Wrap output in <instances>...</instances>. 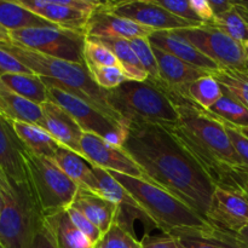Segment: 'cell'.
Instances as JSON below:
<instances>
[{"label":"cell","mask_w":248,"mask_h":248,"mask_svg":"<svg viewBox=\"0 0 248 248\" xmlns=\"http://www.w3.org/2000/svg\"><path fill=\"white\" fill-rule=\"evenodd\" d=\"M10 40L45 56L85 64L86 35L61 27H41L9 31Z\"/></svg>","instance_id":"obj_8"},{"label":"cell","mask_w":248,"mask_h":248,"mask_svg":"<svg viewBox=\"0 0 248 248\" xmlns=\"http://www.w3.org/2000/svg\"><path fill=\"white\" fill-rule=\"evenodd\" d=\"M240 130H241V132L244 133V135L246 136V137H248V127H246V128H240Z\"/></svg>","instance_id":"obj_49"},{"label":"cell","mask_w":248,"mask_h":248,"mask_svg":"<svg viewBox=\"0 0 248 248\" xmlns=\"http://www.w3.org/2000/svg\"><path fill=\"white\" fill-rule=\"evenodd\" d=\"M237 72H239L241 75H244V77L246 78V79H248V69L247 70H244V72H240V70H237Z\"/></svg>","instance_id":"obj_48"},{"label":"cell","mask_w":248,"mask_h":248,"mask_svg":"<svg viewBox=\"0 0 248 248\" xmlns=\"http://www.w3.org/2000/svg\"><path fill=\"white\" fill-rule=\"evenodd\" d=\"M70 207L75 208L93 223L102 234H106L115 223L118 205L109 201L101 194L93 193L87 189H78Z\"/></svg>","instance_id":"obj_21"},{"label":"cell","mask_w":248,"mask_h":248,"mask_svg":"<svg viewBox=\"0 0 248 248\" xmlns=\"http://www.w3.org/2000/svg\"><path fill=\"white\" fill-rule=\"evenodd\" d=\"M244 195H245V196H246V198L248 199V182H247L246 186H245V191H244Z\"/></svg>","instance_id":"obj_50"},{"label":"cell","mask_w":248,"mask_h":248,"mask_svg":"<svg viewBox=\"0 0 248 248\" xmlns=\"http://www.w3.org/2000/svg\"><path fill=\"white\" fill-rule=\"evenodd\" d=\"M9 38V31H6L5 28H2L1 26H0V40H7Z\"/></svg>","instance_id":"obj_47"},{"label":"cell","mask_w":248,"mask_h":248,"mask_svg":"<svg viewBox=\"0 0 248 248\" xmlns=\"http://www.w3.org/2000/svg\"><path fill=\"white\" fill-rule=\"evenodd\" d=\"M153 31L140 26L128 18L114 15L104 9V2L89 19L85 34L86 38H109L131 40L148 38Z\"/></svg>","instance_id":"obj_15"},{"label":"cell","mask_w":248,"mask_h":248,"mask_svg":"<svg viewBox=\"0 0 248 248\" xmlns=\"http://www.w3.org/2000/svg\"><path fill=\"white\" fill-rule=\"evenodd\" d=\"M212 26L242 46L248 45V10L241 1H234V6L229 11L216 16Z\"/></svg>","instance_id":"obj_29"},{"label":"cell","mask_w":248,"mask_h":248,"mask_svg":"<svg viewBox=\"0 0 248 248\" xmlns=\"http://www.w3.org/2000/svg\"><path fill=\"white\" fill-rule=\"evenodd\" d=\"M92 169H93L94 176L98 181L99 194L118 205V213H116L115 218L116 224L132 234H135L133 232L135 220H140L143 222V224L150 228H156L154 222L147 215V212L137 202V200L109 173V171L97 166H92Z\"/></svg>","instance_id":"obj_13"},{"label":"cell","mask_w":248,"mask_h":248,"mask_svg":"<svg viewBox=\"0 0 248 248\" xmlns=\"http://www.w3.org/2000/svg\"><path fill=\"white\" fill-rule=\"evenodd\" d=\"M81 155L92 165L106 171L118 172L136 178L145 179L138 165L121 147L110 144L101 136L84 132L80 142Z\"/></svg>","instance_id":"obj_12"},{"label":"cell","mask_w":248,"mask_h":248,"mask_svg":"<svg viewBox=\"0 0 248 248\" xmlns=\"http://www.w3.org/2000/svg\"><path fill=\"white\" fill-rule=\"evenodd\" d=\"M29 248H57L52 232L45 223H44L43 228L35 234Z\"/></svg>","instance_id":"obj_44"},{"label":"cell","mask_w":248,"mask_h":248,"mask_svg":"<svg viewBox=\"0 0 248 248\" xmlns=\"http://www.w3.org/2000/svg\"><path fill=\"white\" fill-rule=\"evenodd\" d=\"M27 181L43 211L44 217L68 210L79 186L47 157L23 152Z\"/></svg>","instance_id":"obj_7"},{"label":"cell","mask_w":248,"mask_h":248,"mask_svg":"<svg viewBox=\"0 0 248 248\" xmlns=\"http://www.w3.org/2000/svg\"><path fill=\"white\" fill-rule=\"evenodd\" d=\"M0 115L7 120L35 124L40 127L43 126L44 121L41 106L15 93L1 81H0Z\"/></svg>","instance_id":"obj_24"},{"label":"cell","mask_w":248,"mask_h":248,"mask_svg":"<svg viewBox=\"0 0 248 248\" xmlns=\"http://www.w3.org/2000/svg\"><path fill=\"white\" fill-rule=\"evenodd\" d=\"M156 1L160 6H162L167 11L173 14L174 16L179 17V18L186 19V21L191 22V23L199 24V26L203 24L194 12L189 0H156Z\"/></svg>","instance_id":"obj_38"},{"label":"cell","mask_w":248,"mask_h":248,"mask_svg":"<svg viewBox=\"0 0 248 248\" xmlns=\"http://www.w3.org/2000/svg\"><path fill=\"white\" fill-rule=\"evenodd\" d=\"M109 173L137 200L155 227L162 230L164 234H170L174 229L212 225L205 217L160 186L127 174L111 171Z\"/></svg>","instance_id":"obj_6"},{"label":"cell","mask_w":248,"mask_h":248,"mask_svg":"<svg viewBox=\"0 0 248 248\" xmlns=\"http://www.w3.org/2000/svg\"><path fill=\"white\" fill-rule=\"evenodd\" d=\"M153 50H154L157 65H159V74L161 79L160 85L166 87L167 90L186 96V90L194 81L206 75H211L155 46H153Z\"/></svg>","instance_id":"obj_19"},{"label":"cell","mask_w":248,"mask_h":248,"mask_svg":"<svg viewBox=\"0 0 248 248\" xmlns=\"http://www.w3.org/2000/svg\"><path fill=\"white\" fill-rule=\"evenodd\" d=\"M0 48L11 53L34 74L39 75L45 84L52 85L74 94L109 119L126 126L118 114L109 107L106 98V91L97 86L85 64H78L45 56L18 45L10 39L0 40Z\"/></svg>","instance_id":"obj_3"},{"label":"cell","mask_w":248,"mask_h":248,"mask_svg":"<svg viewBox=\"0 0 248 248\" xmlns=\"http://www.w3.org/2000/svg\"><path fill=\"white\" fill-rule=\"evenodd\" d=\"M186 96L203 110H210L223 96V90L212 75H206L188 87Z\"/></svg>","instance_id":"obj_32"},{"label":"cell","mask_w":248,"mask_h":248,"mask_svg":"<svg viewBox=\"0 0 248 248\" xmlns=\"http://www.w3.org/2000/svg\"><path fill=\"white\" fill-rule=\"evenodd\" d=\"M0 81L6 85L15 93L39 106L48 101L47 86L44 80L34 73L0 75Z\"/></svg>","instance_id":"obj_28"},{"label":"cell","mask_w":248,"mask_h":248,"mask_svg":"<svg viewBox=\"0 0 248 248\" xmlns=\"http://www.w3.org/2000/svg\"><path fill=\"white\" fill-rule=\"evenodd\" d=\"M31 70L22 64L11 53L0 48V75L4 74H31Z\"/></svg>","instance_id":"obj_41"},{"label":"cell","mask_w":248,"mask_h":248,"mask_svg":"<svg viewBox=\"0 0 248 248\" xmlns=\"http://www.w3.org/2000/svg\"><path fill=\"white\" fill-rule=\"evenodd\" d=\"M121 148L138 165L145 181L172 194L206 218L215 184L166 128L130 124Z\"/></svg>","instance_id":"obj_1"},{"label":"cell","mask_w":248,"mask_h":248,"mask_svg":"<svg viewBox=\"0 0 248 248\" xmlns=\"http://www.w3.org/2000/svg\"><path fill=\"white\" fill-rule=\"evenodd\" d=\"M174 31L193 44L206 57L217 63L220 69L240 72L248 69V57L245 46L212 24H202Z\"/></svg>","instance_id":"obj_9"},{"label":"cell","mask_w":248,"mask_h":248,"mask_svg":"<svg viewBox=\"0 0 248 248\" xmlns=\"http://www.w3.org/2000/svg\"><path fill=\"white\" fill-rule=\"evenodd\" d=\"M206 219L213 227L237 234L248 227V199L244 194L216 188Z\"/></svg>","instance_id":"obj_14"},{"label":"cell","mask_w":248,"mask_h":248,"mask_svg":"<svg viewBox=\"0 0 248 248\" xmlns=\"http://www.w3.org/2000/svg\"><path fill=\"white\" fill-rule=\"evenodd\" d=\"M101 41L115 55L120 62L121 68L125 72L126 77L131 81H145L148 80V74L140 65L135 51L131 47L128 40L125 39H109V38H93Z\"/></svg>","instance_id":"obj_30"},{"label":"cell","mask_w":248,"mask_h":248,"mask_svg":"<svg viewBox=\"0 0 248 248\" xmlns=\"http://www.w3.org/2000/svg\"><path fill=\"white\" fill-rule=\"evenodd\" d=\"M104 9L114 15L131 19L153 31H178L183 28L199 27V24L174 16L173 14L160 6L156 0L106 1Z\"/></svg>","instance_id":"obj_11"},{"label":"cell","mask_w":248,"mask_h":248,"mask_svg":"<svg viewBox=\"0 0 248 248\" xmlns=\"http://www.w3.org/2000/svg\"><path fill=\"white\" fill-rule=\"evenodd\" d=\"M0 248H5V247H4V245H2L1 242H0Z\"/></svg>","instance_id":"obj_54"},{"label":"cell","mask_w":248,"mask_h":248,"mask_svg":"<svg viewBox=\"0 0 248 248\" xmlns=\"http://www.w3.org/2000/svg\"><path fill=\"white\" fill-rule=\"evenodd\" d=\"M207 111L237 128L248 127V108L225 91H223L219 101Z\"/></svg>","instance_id":"obj_31"},{"label":"cell","mask_w":248,"mask_h":248,"mask_svg":"<svg viewBox=\"0 0 248 248\" xmlns=\"http://www.w3.org/2000/svg\"><path fill=\"white\" fill-rule=\"evenodd\" d=\"M0 26L7 31L41 28V27H57L31 12V10L22 6L17 0L16 1L0 0Z\"/></svg>","instance_id":"obj_27"},{"label":"cell","mask_w":248,"mask_h":248,"mask_svg":"<svg viewBox=\"0 0 248 248\" xmlns=\"http://www.w3.org/2000/svg\"><path fill=\"white\" fill-rule=\"evenodd\" d=\"M128 43H130L132 50L135 51L136 56H137L143 69L147 72L148 77H149L148 79L154 81L155 84H161V79H160L159 74V65H157L156 57H155L153 45L150 44L149 39L135 38L128 40Z\"/></svg>","instance_id":"obj_34"},{"label":"cell","mask_w":248,"mask_h":248,"mask_svg":"<svg viewBox=\"0 0 248 248\" xmlns=\"http://www.w3.org/2000/svg\"><path fill=\"white\" fill-rule=\"evenodd\" d=\"M148 39L155 47L160 48V50L179 58L183 62L208 73V74L212 75L220 70V67L217 63L206 57L199 48H196L193 44L178 35L174 31H153L148 36Z\"/></svg>","instance_id":"obj_17"},{"label":"cell","mask_w":248,"mask_h":248,"mask_svg":"<svg viewBox=\"0 0 248 248\" xmlns=\"http://www.w3.org/2000/svg\"><path fill=\"white\" fill-rule=\"evenodd\" d=\"M94 247L97 248H142V244L136 239L135 234L127 232L114 223L110 229L102 236L101 241Z\"/></svg>","instance_id":"obj_36"},{"label":"cell","mask_w":248,"mask_h":248,"mask_svg":"<svg viewBox=\"0 0 248 248\" xmlns=\"http://www.w3.org/2000/svg\"><path fill=\"white\" fill-rule=\"evenodd\" d=\"M245 50H246V53H247V57H248V45L245 46Z\"/></svg>","instance_id":"obj_53"},{"label":"cell","mask_w":248,"mask_h":248,"mask_svg":"<svg viewBox=\"0 0 248 248\" xmlns=\"http://www.w3.org/2000/svg\"><path fill=\"white\" fill-rule=\"evenodd\" d=\"M176 236L183 248H248L235 232L213 225L206 228H184L170 232Z\"/></svg>","instance_id":"obj_20"},{"label":"cell","mask_w":248,"mask_h":248,"mask_svg":"<svg viewBox=\"0 0 248 248\" xmlns=\"http://www.w3.org/2000/svg\"><path fill=\"white\" fill-rule=\"evenodd\" d=\"M45 224L52 232L57 248H94L91 241L75 227L67 210L45 217Z\"/></svg>","instance_id":"obj_26"},{"label":"cell","mask_w":248,"mask_h":248,"mask_svg":"<svg viewBox=\"0 0 248 248\" xmlns=\"http://www.w3.org/2000/svg\"><path fill=\"white\" fill-rule=\"evenodd\" d=\"M94 248H97V247H94Z\"/></svg>","instance_id":"obj_55"},{"label":"cell","mask_w":248,"mask_h":248,"mask_svg":"<svg viewBox=\"0 0 248 248\" xmlns=\"http://www.w3.org/2000/svg\"><path fill=\"white\" fill-rule=\"evenodd\" d=\"M17 137L22 142L28 152L38 156L47 157L52 160L58 148L61 147L52 138V136L35 124L24 123V121L9 120Z\"/></svg>","instance_id":"obj_25"},{"label":"cell","mask_w":248,"mask_h":248,"mask_svg":"<svg viewBox=\"0 0 248 248\" xmlns=\"http://www.w3.org/2000/svg\"><path fill=\"white\" fill-rule=\"evenodd\" d=\"M210 5L216 17L229 11L234 6V1H230V0H210Z\"/></svg>","instance_id":"obj_45"},{"label":"cell","mask_w":248,"mask_h":248,"mask_svg":"<svg viewBox=\"0 0 248 248\" xmlns=\"http://www.w3.org/2000/svg\"><path fill=\"white\" fill-rule=\"evenodd\" d=\"M47 99L53 102L70 114L81 127L84 132L94 133L110 144L121 147L126 137L127 126H124L111 120L99 110L94 109L82 99L74 94L61 90L58 87L47 85Z\"/></svg>","instance_id":"obj_10"},{"label":"cell","mask_w":248,"mask_h":248,"mask_svg":"<svg viewBox=\"0 0 248 248\" xmlns=\"http://www.w3.org/2000/svg\"><path fill=\"white\" fill-rule=\"evenodd\" d=\"M142 248H183L179 240L171 234L150 236L145 235L140 241Z\"/></svg>","instance_id":"obj_42"},{"label":"cell","mask_w":248,"mask_h":248,"mask_svg":"<svg viewBox=\"0 0 248 248\" xmlns=\"http://www.w3.org/2000/svg\"><path fill=\"white\" fill-rule=\"evenodd\" d=\"M52 161L77 184L79 188L99 194V184L92 165L81 155L64 147L58 148Z\"/></svg>","instance_id":"obj_23"},{"label":"cell","mask_w":248,"mask_h":248,"mask_svg":"<svg viewBox=\"0 0 248 248\" xmlns=\"http://www.w3.org/2000/svg\"><path fill=\"white\" fill-rule=\"evenodd\" d=\"M2 211V199H1V194H0V215H1Z\"/></svg>","instance_id":"obj_51"},{"label":"cell","mask_w":248,"mask_h":248,"mask_svg":"<svg viewBox=\"0 0 248 248\" xmlns=\"http://www.w3.org/2000/svg\"><path fill=\"white\" fill-rule=\"evenodd\" d=\"M222 86L223 91L229 93L248 108V79L237 70L220 69L212 74Z\"/></svg>","instance_id":"obj_33"},{"label":"cell","mask_w":248,"mask_h":248,"mask_svg":"<svg viewBox=\"0 0 248 248\" xmlns=\"http://www.w3.org/2000/svg\"><path fill=\"white\" fill-rule=\"evenodd\" d=\"M22 6L61 28L85 34L91 15L64 4L63 0H17ZM86 35V34H85Z\"/></svg>","instance_id":"obj_18"},{"label":"cell","mask_w":248,"mask_h":248,"mask_svg":"<svg viewBox=\"0 0 248 248\" xmlns=\"http://www.w3.org/2000/svg\"><path fill=\"white\" fill-rule=\"evenodd\" d=\"M67 212L68 215H69L72 222L74 223L75 227H77L78 229L91 241V244L93 245V246H96V245L101 241L102 236H103V234L99 232L98 228H97L93 223L90 222L82 213H80L79 211L75 210V208L69 207L67 210Z\"/></svg>","instance_id":"obj_39"},{"label":"cell","mask_w":248,"mask_h":248,"mask_svg":"<svg viewBox=\"0 0 248 248\" xmlns=\"http://www.w3.org/2000/svg\"><path fill=\"white\" fill-rule=\"evenodd\" d=\"M43 109V126L61 147H64L77 154L81 155V137L84 131L77 121L64 109L53 102L47 101L41 104ZM82 156V155H81Z\"/></svg>","instance_id":"obj_16"},{"label":"cell","mask_w":248,"mask_h":248,"mask_svg":"<svg viewBox=\"0 0 248 248\" xmlns=\"http://www.w3.org/2000/svg\"><path fill=\"white\" fill-rule=\"evenodd\" d=\"M84 61L86 67H121L113 52L101 41L86 38L84 46Z\"/></svg>","instance_id":"obj_35"},{"label":"cell","mask_w":248,"mask_h":248,"mask_svg":"<svg viewBox=\"0 0 248 248\" xmlns=\"http://www.w3.org/2000/svg\"><path fill=\"white\" fill-rule=\"evenodd\" d=\"M0 242L5 248H29L45 217L28 181L16 182L0 170Z\"/></svg>","instance_id":"obj_5"},{"label":"cell","mask_w":248,"mask_h":248,"mask_svg":"<svg viewBox=\"0 0 248 248\" xmlns=\"http://www.w3.org/2000/svg\"><path fill=\"white\" fill-rule=\"evenodd\" d=\"M91 75L92 80L97 84V86L101 87L104 91L116 89L127 81L125 72L121 67L115 65V67H86Z\"/></svg>","instance_id":"obj_37"},{"label":"cell","mask_w":248,"mask_h":248,"mask_svg":"<svg viewBox=\"0 0 248 248\" xmlns=\"http://www.w3.org/2000/svg\"><path fill=\"white\" fill-rule=\"evenodd\" d=\"M189 1H190L196 16L201 19L203 24H212L213 19H215V14L211 9L210 1L207 0H189Z\"/></svg>","instance_id":"obj_43"},{"label":"cell","mask_w":248,"mask_h":248,"mask_svg":"<svg viewBox=\"0 0 248 248\" xmlns=\"http://www.w3.org/2000/svg\"><path fill=\"white\" fill-rule=\"evenodd\" d=\"M24 145L7 119L0 115V170L16 182H26Z\"/></svg>","instance_id":"obj_22"},{"label":"cell","mask_w":248,"mask_h":248,"mask_svg":"<svg viewBox=\"0 0 248 248\" xmlns=\"http://www.w3.org/2000/svg\"><path fill=\"white\" fill-rule=\"evenodd\" d=\"M109 107L126 126L148 124L171 128L179 121L176 104L165 87L152 80H127L116 89L106 91Z\"/></svg>","instance_id":"obj_4"},{"label":"cell","mask_w":248,"mask_h":248,"mask_svg":"<svg viewBox=\"0 0 248 248\" xmlns=\"http://www.w3.org/2000/svg\"><path fill=\"white\" fill-rule=\"evenodd\" d=\"M236 235H237V236H239V239L241 240V241L244 242V244H246L247 246H248V227L244 228V229H242L241 232H237Z\"/></svg>","instance_id":"obj_46"},{"label":"cell","mask_w":248,"mask_h":248,"mask_svg":"<svg viewBox=\"0 0 248 248\" xmlns=\"http://www.w3.org/2000/svg\"><path fill=\"white\" fill-rule=\"evenodd\" d=\"M167 92L176 104L179 121L166 130L203 170L216 188L244 194L248 167L237 155L222 120L186 96L171 90Z\"/></svg>","instance_id":"obj_2"},{"label":"cell","mask_w":248,"mask_h":248,"mask_svg":"<svg viewBox=\"0 0 248 248\" xmlns=\"http://www.w3.org/2000/svg\"><path fill=\"white\" fill-rule=\"evenodd\" d=\"M225 131H227L228 136H229L230 140H232V145H234L235 150H236L237 155L240 156V159L242 160V162L245 164V166L248 167V137L241 132V130L235 126L229 125V124L224 123Z\"/></svg>","instance_id":"obj_40"},{"label":"cell","mask_w":248,"mask_h":248,"mask_svg":"<svg viewBox=\"0 0 248 248\" xmlns=\"http://www.w3.org/2000/svg\"><path fill=\"white\" fill-rule=\"evenodd\" d=\"M241 4H242V5H244V6H245V7H246V9L248 10V1H241Z\"/></svg>","instance_id":"obj_52"}]
</instances>
